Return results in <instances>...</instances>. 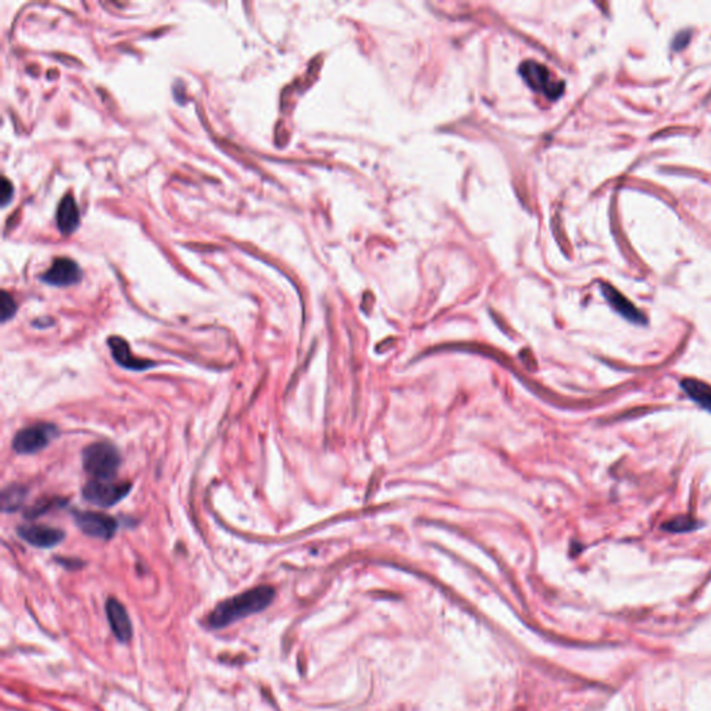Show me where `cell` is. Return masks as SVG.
Listing matches in <instances>:
<instances>
[{"label":"cell","instance_id":"cell-10","mask_svg":"<svg viewBox=\"0 0 711 711\" xmlns=\"http://www.w3.org/2000/svg\"><path fill=\"white\" fill-rule=\"evenodd\" d=\"M106 616L111 632L120 642H129L132 638V624L125 606L114 598L106 603Z\"/></svg>","mask_w":711,"mask_h":711},{"label":"cell","instance_id":"cell-3","mask_svg":"<svg viewBox=\"0 0 711 711\" xmlns=\"http://www.w3.org/2000/svg\"><path fill=\"white\" fill-rule=\"evenodd\" d=\"M59 437V428L50 422H37L17 433L13 449L19 455H34L50 445Z\"/></svg>","mask_w":711,"mask_h":711},{"label":"cell","instance_id":"cell-7","mask_svg":"<svg viewBox=\"0 0 711 711\" xmlns=\"http://www.w3.org/2000/svg\"><path fill=\"white\" fill-rule=\"evenodd\" d=\"M82 276L79 265L67 257H59L53 261L52 267L41 276L44 282L52 287H70L79 282Z\"/></svg>","mask_w":711,"mask_h":711},{"label":"cell","instance_id":"cell-12","mask_svg":"<svg viewBox=\"0 0 711 711\" xmlns=\"http://www.w3.org/2000/svg\"><path fill=\"white\" fill-rule=\"evenodd\" d=\"M56 220L59 229L66 235H70L77 229L79 224V210L71 195H66L61 199L57 207Z\"/></svg>","mask_w":711,"mask_h":711},{"label":"cell","instance_id":"cell-16","mask_svg":"<svg viewBox=\"0 0 711 711\" xmlns=\"http://www.w3.org/2000/svg\"><path fill=\"white\" fill-rule=\"evenodd\" d=\"M0 310H2V321L3 323L13 319L17 312V303L15 302L12 295L8 294L6 291L2 292V298H0Z\"/></svg>","mask_w":711,"mask_h":711},{"label":"cell","instance_id":"cell-4","mask_svg":"<svg viewBox=\"0 0 711 711\" xmlns=\"http://www.w3.org/2000/svg\"><path fill=\"white\" fill-rule=\"evenodd\" d=\"M520 73L533 91L543 93L549 99H557L564 91V82L557 79L543 64L532 60L524 61Z\"/></svg>","mask_w":711,"mask_h":711},{"label":"cell","instance_id":"cell-15","mask_svg":"<svg viewBox=\"0 0 711 711\" xmlns=\"http://www.w3.org/2000/svg\"><path fill=\"white\" fill-rule=\"evenodd\" d=\"M26 499V489L23 486H9L3 492V510L5 511H16L21 507L23 502Z\"/></svg>","mask_w":711,"mask_h":711},{"label":"cell","instance_id":"cell-6","mask_svg":"<svg viewBox=\"0 0 711 711\" xmlns=\"http://www.w3.org/2000/svg\"><path fill=\"white\" fill-rule=\"evenodd\" d=\"M74 521L85 535L102 540H110L118 528L115 518L96 511H74Z\"/></svg>","mask_w":711,"mask_h":711},{"label":"cell","instance_id":"cell-13","mask_svg":"<svg viewBox=\"0 0 711 711\" xmlns=\"http://www.w3.org/2000/svg\"><path fill=\"white\" fill-rule=\"evenodd\" d=\"M681 388L690 400L711 413V385L694 378H685L681 381Z\"/></svg>","mask_w":711,"mask_h":711},{"label":"cell","instance_id":"cell-2","mask_svg":"<svg viewBox=\"0 0 711 711\" xmlns=\"http://www.w3.org/2000/svg\"><path fill=\"white\" fill-rule=\"evenodd\" d=\"M84 470L97 481H111L121 466V456L108 442H96L82 452Z\"/></svg>","mask_w":711,"mask_h":711},{"label":"cell","instance_id":"cell-17","mask_svg":"<svg viewBox=\"0 0 711 711\" xmlns=\"http://www.w3.org/2000/svg\"><path fill=\"white\" fill-rule=\"evenodd\" d=\"M55 506H57V499H44L41 500L39 503H37L34 507H31L28 511H27V518H37L39 517L41 514L49 511L50 509H53Z\"/></svg>","mask_w":711,"mask_h":711},{"label":"cell","instance_id":"cell-8","mask_svg":"<svg viewBox=\"0 0 711 711\" xmlns=\"http://www.w3.org/2000/svg\"><path fill=\"white\" fill-rule=\"evenodd\" d=\"M17 532L23 540L39 549L55 547L66 538L64 531L46 525H23Z\"/></svg>","mask_w":711,"mask_h":711},{"label":"cell","instance_id":"cell-5","mask_svg":"<svg viewBox=\"0 0 711 711\" xmlns=\"http://www.w3.org/2000/svg\"><path fill=\"white\" fill-rule=\"evenodd\" d=\"M132 489L129 482H114L111 481H89L84 489L82 496L86 502L100 507H110L121 502Z\"/></svg>","mask_w":711,"mask_h":711},{"label":"cell","instance_id":"cell-1","mask_svg":"<svg viewBox=\"0 0 711 711\" xmlns=\"http://www.w3.org/2000/svg\"><path fill=\"white\" fill-rule=\"evenodd\" d=\"M275 598V589L268 585H260L232 596L217 605L209 614L206 624L211 629L225 628L239 620L250 617L267 609Z\"/></svg>","mask_w":711,"mask_h":711},{"label":"cell","instance_id":"cell-14","mask_svg":"<svg viewBox=\"0 0 711 711\" xmlns=\"http://www.w3.org/2000/svg\"><path fill=\"white\" fill-rule=\"evenodd\" d=\"M699 527H700V522L697 520H694L693 517L679 515V517H674V518L665 521L661 525V529H664L667 532H672V533H685V532L694 531Z\"/></svg>","mask_w":711,"mask_h":711},{"label":"cell","instance_id":"cell-18","mask_svg":"<svg viewBox=\"0 0 711 711\" xmlns=\"http://www.w3.org/2000/svg\"><path fill=\"white\" fill-rule=\"evenodd\" d=\"M13 192L15 191H13L12 182L6 177H3L2 185H0V200H2V206H6L12 200Z\"/></svg>","mask_w":711,"mask_h":711},{"label":"cell","instance_id":"cell-11","mask_svg":"<svg viewBox=\"0 0 711 711\" xmlns=\"http://www.w3.org/2000/svg\"><path fill=\"white\" fill-rule=\"evenodd\" d=\"M600 288H602V294L606 298V301L609 302V305L620 316H623L625 320H628L634 324H638V325L646 324V321H647L646 316L634 303H631L623 294H620L614 287L609 285V283H602Z\"/></svg>","mask_w":711,"mask_h":711},{"label":"cell","instance_id":"cell-9","mask_svg":"<svg viewBox=\"0 0 711 711\" xmlns=\"http://www.w3.org/2000/svg\"><path fill=\"white\" fill-rule=\"evenodd\" d=\"M107 345L110 348L111 356L115 360L118 366H121L125 370L129 371H146L156 364L151 360H144L136 357L128 345V342L124 338L120 336H110L107 339Z\"/></svg>","mask_w":711,"mask_h":711}]
</instances>
